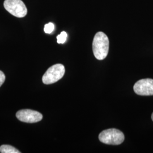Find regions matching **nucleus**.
Instances as JSON below:
<instances>
[{"instance_id": "1", "label": "nucleus", "mask_w": 153, "mask_h": 153, "mask_svg": "<svg viewBox=\"0 0 153 153\" xmlns=\"http://www.w3.org/2000/svg\"><path fill=\"white\" fill-rule=\"evenodd\" d=\"M109 39L103 32L97 33L93 42V53L99 60H103L106 58L109 51Z\"/></svg>"}, {"instance_id": "2", "label": "nucleus", "mask_w": 153, "mask_h": 153, "mask_svg": "<svg viewBox=\"0 0 153 153\" xmlns=\"http://www.w3.org/2000/svg\"><path fill=\"white\" fill-rule=\"evenodd\" d=\"M99 139L100 142L105 144L119 145L124 142L125 137L120 130L112 128L102 131L99 135Z\"/></svg>"}, {"instance_id": "3", "label": "nucleus", "mask_w": 153, "mask_h": 153, "mask_svg": "<svg viewBox=\"0 0 153 153\" xmlns=\"http://www.w3.org/2000/svg\"><path fill=\"white\" fill-rule=\"evenodd\" d=\"M65 69L64 66L57 64L51 66L44 73L42 81L45 85H50L57 82L64 76Z\"/></svg>"}, {"instance_id": "4", "label": "nucleus", "mask_w": 153, "mask_h": 153, "mask_svg": "<svg viewBox=\"0 0 153 153\" xmlns=\"http://www.w3.org/2000/svg\"><path fill=\"white\" fill-rule=\"evenodd\" d=\"M4 6L6 10L14 16L23 18L27 15V7L22 0H5Z\"/></svg>"}, {"instance_id": "5", "label": "nucleus", "mask_w": 153, "mask_h": 153, "mask_svg": "<svg viewBox=\"0 0 153 153\" xmlns=\"http://www.w3.org/2000/svg\"><path fill=\"white\" fill-rule=\"evenodd\" d=\"M134 91L142 96L153 95V79L145 78L137 81L133 87Z\"/></svg>"}, {"instance_id": "6", "label": "nucleus", "mask_w": 153, "mask_h": 153, "mask_svg": "<svg viewBox=\"0 0 153 153\" xmlns=\"http://www.w3.org/2000/svg\"><path fill=\"white\" fill-rule=\"evenodd\" d=\"M16 117L19 120L27 123H37L43 119L42 114L31 109H21L16 112Z\"/></svg>"}, {"instance_id": "7", "label": "nucleus", "mask_w": 153, "mask_h": 153, "mask_svg": "<svg viewBox=\"0 0 153 153\" xmlns=\"http://www.w3.org/2000/svg\"><path fill=\"white\" fill-rule=\"evenodd\" d=\"M0 153H20L21 152L12 146L9 145H3L0 146Z\"/></svg>"}, {"instance_id": "8", "label": "nucleus", "mask_w": 153, "mask_h": 153, "mask_svg": "<svg viewBox=\"0 0 153 153\" xmlns=\"http://www.w3.org/2000/svg\"><path fill=\"white\" fill-rule=\"evenodd\" d=\"M68 35L65 31L61 32L60 35H59L57 36V43L59 44H64L66 40Z\"/></svg>"}, {"instance_id": "9", "label": "nucleus", "mask_w": 153, "mask_h": 153, "mask_svg": "<svg viewBox=\"0 0 153 153\" xmlns=\"http://www.w3.org/2000/svg\"><path fill=\"white\" fill-rule=\"evenodd\" d=\"M55 29V25L52 23H49L44 26V32L46 33H51Z\"/></svg>"}, {"instance_id": "10", "label": "nucleus", "mask_w": 153, "mask_h": 153, "mask_svg": "<svg viewBox=\"0 0 153 153\" xmlns=\"http://www.w3.org/2000/svg\"><path fill=\"white\" fill-rule=\"evenodd\" d=\"M5 81V76L2 71H0V87L4 83Z\"/></svg>"}, {"instance_id": "11", "label": "nucleus", "mask_w": 153, "mask_h": 153, "mask_svg": "<svg viewBox=\"0 0 153 153\" xmlns=\"http://www.w3.org/2000/svg\"><path fill=\"white\" fill-rule=\"evenodd\" d=\"M152 119L153 121V113L152 114Z\"/></svg>"}]
</instances>
